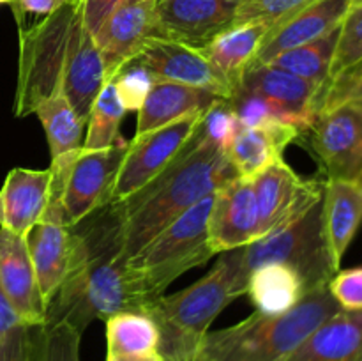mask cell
Returning <instances> with one entry per match:
<instances>
[{
    "instance_id": "cell-1",
    "label": "cell",
    "mask_w": 362,
    "mask_h": 361,
    "mask_svg": "<svg viewBox=\"0 0 362 361\" xmlns=\"http://www.w3.org/2000/svg\"><path fill=\"white\" fill-rule=\"evenodd\" d=\"M73 255L69 271L46 306L45 324L66 322L83 335L92 321L124 311L145 314L151 297L127 268L115 202L69 227Z\"/></svg>"
},
{
    "instance_id": "cell-2",
    "label": "cell",
    "mask_w": 362,
    "mask_h": 361,
    "mask_svg": "<svg viewBox=\"0 0 362 361\" xmlns=\"http://www.w3.org/2000/svg\"><path fill=\"white\" fill-rule=\"evenodd\" d=\"M237 176L228 154L204 140L197 127L172 165L129 198L115 202L124 255L133 257L173 219Z\"/></svg>"
},
{
    "instance_id": "cell-3",
    "label": "cell",
    "mask_w": 362,
    "mask_h": 361,
    "mask_svg": "<svg viewBox=\"0 0 362 361\" xmlns=\"http://www.w3.org/2000/svg\"><path fill=\"white\" fill-rule=\"evenodd\" d=\"M214 268L193 285L148 303L145 314L159 328L158 353L165 361H189L200 356L202 343L219 314L244 296L243 248L219 253Z\"/></svg>"
},
{
    "instance_id": "cell-4",
    "label": "cell",
    "mask_w": 362,
    "mask_h": 361,
    "mask_svg": "<svg viewBox=\"0 0 362 361\" xmlns=\"http://www.w3.org/2000/svg\"><path fill=\"white\" fill-rule=\"evenodd\" d=\"M339 310L329 285L318 287L286 314L255 311L237 324L209 331L200 354L207 361H286L304 338Z\"/></svg>"
},
{
    "instance_id": "cell-5",
    "label": "cell",
    "mask_w": 362,
    "mask_h": 361,
    "mask_svg": "<svg viewBox=\"0 0 362 361\" xmlns=\"http://www.w3.org/2000/svg\"><path fill=\"white\" fill-rule=\"evenodd\" d=\"M214 193L173 219L138 253L127 258V268L151 299L163 296L180 275L214 257L209 244V214Z\"/></svg>"
},
{
    "instance_id": "cell-6",
    "label": "cell",
    "mask_w": 362,
    "mask_h": 361,
    "mask_svg": "<svg viewBox=\"0 0 362 361\" xmlns=\"http://www.w3.org/2000/svg\"><path fill=\"white\" fill-rule=\"evenodd\" d=\"M264 264L292 268L303 282L304 292L329 285L339 268L325 237L322 198L299 218L243 248L244 278Z\"/></svg>"
},
{
    "instance_id": "cell-7",
    "label": "cell",
    "mask_w": 362,
    "mask_h": 361,
    "mask_svg": "<svg viewBox=\"0 0 362 361\" xmlns=\"http://www.w3.org/2000/svg\"><path fill=\"white\" fill-rule=\"evenodd\" d=\"M76 9L66 4L41 21L20 28V62L14 115L34 113L39 103L62 85L64 60Z\"/></svg>"
},
{
    "instance_id": "cell-8",
    "label": "cell",
    "mask_w": 362,
    "mask_h": 361,
    "mask_svg": "<svg viewBox=\"0 0 362 361\" xmlns=\"http://www.w3.org/2000/svg\"><path fill=\"white\" fill-rule=\"evenodd\" d=\"M127 142L101 151L71 152L49 165L52 180L60 191L64 223L76 225L90 212L112 202L117 173L122 165Z\"/></svg>"
},
{
    "instance_id": "cell-9",
    "label": "cell",
    "mask_w": 362,
    "mask_h": 361,
    "mask_svg": "<svg viewBox=\"0 0 362 361\" xmlns=\"http://www.w3.org/2000/svg\"><path fill=\"white\" fill-rule=\"evenodd\" d=\"M202 117L204 113H193L158 130L134 134L133 140L127 142V151L113 186L112 202L129 198L172 165L193 138Z\"/></svg>"
},
{
    "instance_id": "cell-10",
    "label": "cell",
    "mask_w": 362,
    "mask_h": 361,
    "mask_svg": "<svg viewBox=\"0 0 362 361\" xmlns=\"http://www.w3.org/2000/svg\"><path fill=\"white\" fill-rule=\"evenodd\" d=\"M311 151L327 180H356L362 173V112L332 106L315 115L306 130Z\"/></svg>"
},
{
    "instance_id": "cell-11",
    "label": "cell",
    "mask_w": 362,
    "mask_h": 361,
    "mask_svg": "<svg viewBox=\"0 0 362 361\" xmlns=\"http://www.w3.org/2000/svg\"><path fill=\"white\" fill-rule=\"evenodd\" d=\"M258 205V239L293 222L313 207L324 195L325 179L300 177L285 159L253 177Z\"/></svg>"
},
{
    "instance_id": "cell-12",
    "label": "cell",
    "mask_w": 362,
    "mask_h": 361,
    "mask_svg": "<svg viewBox=\"0 0 362 361\" xmlns=\"http://www.w3.org/2000/svg\"><path fill=\"white\" fill-rule=\"evenodd\" d=\"M240 0H156L154 38L204 50L235 21Z\"/></svg>"
},
{
    "instance_id": "cell-13",
    "label": "cell",
    "mask_w": 362,
    "mask_h": 361,
    "mask_svg": "<svg viewBox=\"0 0 362 361\" xmlns=\"http://www.w3.org/2000/svg\"><path fill=\"white\" fill-rule=\"evenodd\" d=\"M207 230L209 244L214 253L244 248L258 239V205L253 179L237 176L214 191Z\"/></svg>"
},
{
    "instance_id": "cell-14",
    "label": "cell",
    "mask_w": 362,
    "mask_h": 361,
    "mask_svg": "<svg viewBox=\"0 0 362 361\" xmlns=\"http://www.w3.org/2000/svg\"><path fill=\"white\" fill-rule=\"evenodd\" d=\"M156 81L205 88L221 98H232L233 87L216 71L202 50L166 39H148L138 53Z\"/></svg>"
},
{
    "instance_id": "cell-15",
    "label": "cell",
    "mask_w": 362,
    "mask_h": 361,
    "mask_svg": "<svg viewBox=\"0 0 362 361\" xmlns=\"http://www.w3.org/2000/svg\"><path fill=\"white\" fill-rule=\"evenodd\" d=\"M156 0H122L94 34L105 62L106 80L136 57L154 38Z\"/></svg>"
},
{
    "instance_id": "cell-16",
    "label": "cell",
    "mask_w": 362,
    "mask_h": 361,
    "mask_svg": "<svg viewBox=\"0 0 362 361\" xmlns=\"http://www.w3.org/2000/svg\"><path fill=\"white\" fill-rule=\"evenodd\" d=\"M27 246L42 301L48 306L69 271L73 255V237L69 227L64 223L62 202L52 193L45 218L28 232Z\"/></svg>"
},
{
    "instance_id": "cell-17",
    "label": "cell",
    "mask_w": 362,
    "mask_h": 361,
    "mask_svg": "<svg viewBox=\"0 0 362 361\" xmlns=\"http://www.w3.org/2000/svg\"><path fill=\"white\" fill-rule=\"evenodd\" d=\"M239 87L257 92L274 103L283 110L288 122L303 134L311 126L320 108L322 88L317 84L269 64L247 67L240 78Z\"/></svg>"
},
{
    "instance_id": "cell-18",
    "label": "cell",
    "mask_w": 362,
    "mask_h": 361,
    "mask_svg": "<svg viewBox=\"0 0 362 361\" xmlns=\"http://www.w3.org/2000/svg\"><path fill=\"white\" fill-rule=\"evenodd\" d=\"M0 287L21 324L28 328L45 324L46 304L28 253L27 237L6 229H0Z\"/></svg>"
},
{
    "instance_id": "cell-19",
    "label": "cell",
    "mask_w": 362,
    "mask_h": 361,
    "mask_svg": "<svg viewBox=\"0 0 362 361\" xmlns=\"http://www.w3.org/2000/svg\"><path fill=\"white\" fill-rule=\"evenodd\" d=\"M106 81L101 50L76 13L64 60L62 88L74 112L85 124Z\"/></svg>"
},
{
    "instance_id": "cell-20",
    "label": "cell",
    "mask_w": 362,
    "mask_h": 361,
    "mask_svg": "<svg viewBox=\"0 0 362 361\" xmlns=\"http://www.w3.org/2000/svg\"><path fill=\"white\" fill-rule=\"evenodd\" d=\"M349 7L350 0H315L293 16L269 28L251 66L267 64L283 52L331 34L341 25Z\"/></svg>"
},
{
    "instance_id": "cell-21",
    "label": "cell",
    "mask_w": 362,
    "mask_h": 361,
    "mask_svg": "<svg viewBox=\"0 0 362 361\" xmlns=\"http://www.w3.org/2000/svg\"><path fill=\"white\" fill-rule=\"evenodd\" d=\"M52 193V170L13 168L0 188V229L27 237L45 218Z\"/></svg>"
},
{
    "instance_id": "cell-22",
    "label": "cell",
    "mask_w": 362,
    "mask_h": 361,
    "mask_svg": "<svg viewBox=\"0 0 362 361\" xmlns=\"http://www.w3.org/2000/svg\"><path fill=\"white\" fill-rule=\"evenodd\" d=\"M286 361H362V311L339 310L304 338Z\"/></svg>"
},
{
    "instance_id": "cell-23",
    "label": "cell",
    "mask_w": 362,
    "mask_h": 361,
    "mask_svg": "<svg viewBox=\"0 0 362 361\" xmlns=\"http://www.w3.org/2000/svg\"><path fill=\"white\" fill-rule=\"evenodd\" d=\"M221 96L205 88L189 87L172 81H156L145 99L144 106L138 110L136 133L144 134L147 131L158 130L170 122L193 115L205 113L212 105L221 101Z\"/></svg>"
},
{
    "instance_id": "cell-24",
    "label": "cell",
    "mask_w": 362,
    "mask_h": 361,
    "mask_svg": "<svg viewBox=\"0 0 362 361\" xmlns=\"http://www.w3.org/2000/svg\"><path fill=\"white\" fill-rule=\"evenodd\" d=\"M300 137L303 133L297 127L281 122L243 127L226 154L240 177L253 179L272 163L283 159L285 149Z\"/></svg>"
},
{
    "instance_id": "cell-25",
    "label": "cell",
    "mask_w": 362,
    "mask_h": 361,
    "mask_svg": "<svg viewBox=\"0 0 362 361\" xmlns=\"http://www.w3.org/2000/svg\"><path fill=\"white\" fill-rule=\"evenodd\" d=\"M322 212L331 255L339 268L362 223V188L356 180L325 179Z\"/></svg>"
},
{
    "instance_id": "cell-26",
    "label": "cell",
    "mask_w": 362,
    "mask_h": 361,
    "mask_svg": "<svg viewBox=\"0 0 362 361\" xmlns=\"http://www.w3.org/2000/svg\"><path fill=\"white\" fill-rule=\"evenodd\" d=\"M269 28L271 27L265 23L232 25L202 50L216 71L232 85L233 92L247 67L255 62Z\"/></svg>"
},
{
    "instance_id": "cell-27",
    "label": "cell",
    "mask_w": 362,
    "mask_h": 361,
    "mask_svg": "<svg viewBox=\"0 0 362 361\" xmlns=\"http://www.w3.org/2000/svg\"><path fill=\"white\" fill-rule=\"evenodd\" d=\"M246 294L257 311L281 315L292 310L306 292L299 275L283 264H264L253 269L247 278Z\"/></svg>"
},
{
    "instance_id": "cell-28",
    "label": "cell",
    "mask_w": 362,
    "mask_h": 361,
    "mask_svg": "<svg viewBox=\"0 0 362 361\" xmlns=\"http://www.w3.org/2000/svg\"><path fill=\"white\" fill-rule=\"evenodd\" d=\"M34 113L45 127L52 161L83 147L85 122L71 106L69 99L64 94L62 85L49 98L39 103Z\"/></svg>"
},
{
    "instance_id": "cell-29",
    "label": "cell",
    "mask_w": 362,
    "mask_h": 361,
    "mask_svg": "<svg viewBox=\"0 0 362 361\" xmlns=\"http://www.w3.org/2000/svg\"><path fill=\"white\" fill-rule=\"evenodd\" d=\"M338 35L339 27L322 39L283 52L281 55L274 57L267 64L272 67H278V69L288 71V73L304 78V80L313 81L324 91L329 80V73H331Z\"/></svg>"
},
{
    "instance_id": "cell-30",
    "label": "cell",
    "mask_w": 362,
    "mask_h": 361,
    "mask_svg": "<svg viewBox=\"0 0 362 361\" xmlns=\"http://www.w3.org/2000/svg\"><path fill=\"white\" fill-rule=\"evenodd\" d=\"M106 354H147L159 347V328L147 314L124 311L106 319Z\"/></svg>"
},
{
    "instance_id": "cell-31",
    "label": "cell",
    "mask_w": 362,
    "mask_h": 361,
    "mask_svg": "<svg viewBox=\"0 0 362 361\" xmlns=\"http://www.w3.org/2000/svg\"><path fill=\"white\" fill-rule=\"evenodd\" d=\"M124 115H126V110L117 94L115 84L108 80L99 92L87 119L83 149L101 151V149H110L126 142L120 134V124H122Z\"/></svg>"
},
{
    "instance_id": "cell-32",
    "label": "cell",
    "mask_w": 362,
    "mask_h": 361,
    "mask_svg": "<svg viewBox=\"0 0 362 361\" xmlns=\"http://www.w3.org/2000/svg\"><path fill=\"white\" fill-rule=\"evenodd\" d=\"M81 333L66 322L30 328V361H81Z\"/></svg>"
},
{
    "instance_id": "cell-33",
    "label": "cell",
    "mask_w": 362,
    "mask_h": 361,
    "mask_svg": "<svg viewBox=\"0 0 362 361\" xmlns=\"http://www.w3.org/2000/svg\"><path fill=\"white\" fill-rule=\"evenodd\" d=\"M362 64V0H350V7L339 25L338 45L332 59L331 73L325 84L327 87L332 80L341 76L346 71ZM324 87V88H325Z\"/></svg>"
},
{
    "instance_id": "cell-34",
    "label": "cell",
    "mask_w": 362,
    "mask_h": 361,
    "mask_svg": "<svg viewBox=\"0 0 362 361\" xmlns=\"http://www.w3.org/2000/svg\"><path fill=\"white\" fill-rule=\"evenodd\" d=\"M115 84L117 94L122 103L126 112H136L144 106L152 85L156 84V78L148 71L147 64L141 60L140 55L127 60L122 67L112 78Z\"/></svg>"
},
{
    "instance_id": "cell-35",
    "label": "cell",
    "mask_w": 362,
    "mask_h": 361,
    "mask_svg": "<svg viewBox=\"0 0 362 361\" xmlns=\"http://www.w3.org/2000/svg\"><path fill=\"white\" fill-rule=\"evenodd\" d=\"M240 130H243V126L239 122V117H237L235 110L230 105L228 99H221L216 105H212L198 124L200 137L207 140L209 144L223 149L225 152L228 151Z\"/></svg>"
},
{
    "instance_id": "cell-36",
    "label": "cell",
    "mask_w": 362,
    "mask_h": 361,
    "mask_svg": "<svg viewBox=\"0 0 362 361\" xmlns=\"http://www.w3.org/2000/svg\"><path fill=\"white\" fill-rule=\"evenodd\" d=\"M313 2L315 0H240L233 25L265 23L274 27Z\"/></svg>"
},
{
    "instance_id": "cell-37",
    "label": "cell",
    "mask_w": 362,
    "mask_h": 361,
    "mask_svg": "<svg viewBox=\"0 0 362 361\" xmlns=\"http://www.w3.org/2000/svg\"><path fill=\"white\" fill-rule=\"evenodd\" d=\"M354 106L362 112V64L346 71L341 76L332 80L320 94V108H332V106ZM317 112V113H318Z\"/></svg>"
},
{
    "instance_id": "cell-38",
    "label": "cell",
    "mask_w": 362,
    "mask_h": 361,
    "mask_svg": "<svg viewBox=\"0 0 362 361\" xmlns=\"http://www.w3.org/2000/svg\"><path fill=\"white\" fill-rule=\"evenodd\" d=\"M329 292L341 310L362 311V268L336 273L329 282Z\"/></svg>"
},
{
    "instance_id": "cell-39",
    "label": "cell",
    "mask_w": 362,
    "mask_h": 361,
    "mask_svg": "<svg viewBox=\"0 0 362 361\" xmlns=\"http://www.w3.org/2000/svg\"><path fill=\"white\" fill-rule=\"evenodd\" d=\"M122 0H71V4L76 9L83 27L90 32L92 35L99 30L106 18L110 16Z\"/></svg>"
},
{
    "instance_id": "cell-40",
    "label": "cell",
    "mask_w": 362,
    "mask_h": 361,
    "mask_svg": "<svg viewBox=\"0 0 362 361\" xmlns=\"http://www.w3.org/2000/svg\"><path fill=\"white\" fill-rule=\"evenodd\" d=\"M0 361H30L28 326H16L0 338Z\"/></svg>"
},
{
    "instance_id": "cell-41",
    "label": "cell",
    "mask_w": 362,
    "mask_h": 361,
    "mask_svg": "<svg viewBox=\"0 0 362 361\" xmlns=\"http://www.w3.org/2000/svg\"><path fill=\"white\" fill-rule=\"evenodd\" d=\"M69 2L71 0H13L11 7H13L14 18L20 27L27 21V18L39 16V20H42Z\"/></svg>"
},
{
    "instance_id": "cell-42",
    "label": "cell",
    "mask_w": 362,
    "mask_h": 361,
    "mask_svg": "<svg viewBox=\"0 0 362 361\" xmlns=\"http://www.w3.org/2000/svg\"><path fill=\"white\" fill-rule=\"evenodd\" d=\"M16 326H21L20 317H18V314L14 311V308L11 306L9 299H7L2 287H0V338H2L7 331L16 328Z\"/></svg>"
},
{
    "instance_id": "cell-43",
    "label": "cell",
    "mask_w": 362,
    "mask_h": 361,
    "mask_svg": "<svg viewBox=\"0 0 362 361\" xmlns=\"http://www.w3.org/2000/svg\"><path fill=\"white\" fill-rule=\"evenodd\" d=\"M106 361H165V357L156 350L147 354H106Z\"/></svg>"
},
{
    "instance_id": "cell-44",
    "label": "cell",
    "mask_w": 362,
    "mask_h": 361,
    "mask_svg": "<svg viewBox=\"0 0 362 361\" xmlns=\"http://www.w3.org/2000/svg\"><path fill=\"white\" fill-rule=\"evenodd\" d=\"M189 361H207V360H205V357L202 356V354H200V356H198V357H194V360H189Z\"/></svg>"
},
{
    "instance_id": "cell-45",
    "label": "cell",
    "mask_w": 362,
    "mask_h": 361,
    "mask_svg": "<svg viewBox=\"0 0 362 361\" xmlns=\"http://www.w3.org/2000/svg\"><path fill=\"white\" fill-rule=\"evenodd\" d=\"M356 183H357V184H359V186L362 188V173H361V176H359V177H357V179H356Z\"/></svg>"
},
{
    "instance_id": "cell-46",
    "label": "cell",
    "mask_w": 362,
    "mask_h": 361,
    "mask_svg": "<svg viewBox=\"0 0 362 361\" xmlns=\"http://www.w3.org/2000/svg\"><path fill=\"white\" fill-rule=\"evenodd\" d=\"M13 2V0H0V6H2V4H11Z\"/></svg>"
}]
</instances>
